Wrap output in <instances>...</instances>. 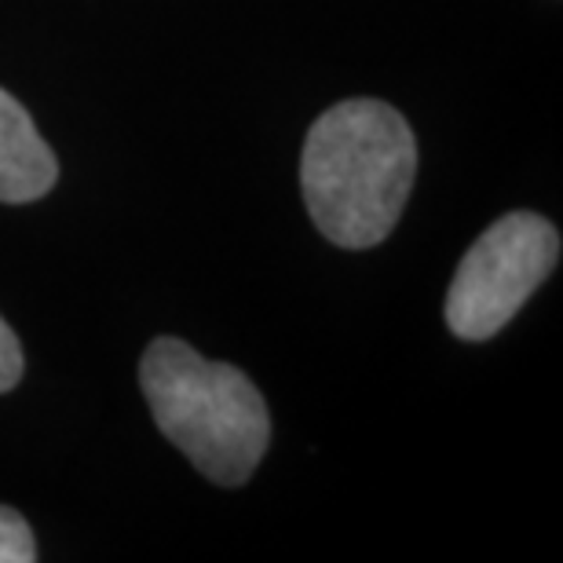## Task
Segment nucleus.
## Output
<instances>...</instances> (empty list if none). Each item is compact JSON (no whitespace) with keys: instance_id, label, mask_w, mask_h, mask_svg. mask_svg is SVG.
<instances>
[{"instance_id":"7ed1b4c3","label":"nucleus","mask_w":563,"mask_h":563,"mask_svg":"<svg viewBox=\"0 0 563 563\" xmlns=\"http://www.w3.org/2000/svg\"><path fill=\"white\" fill-rule=\"evenodd\" d=\"M560 261V234L538 212H509L461 256L446 292V325L461 341H490Z\"/></svg>"},{"instance_id":"f257e3e1","label":"nucleus","mask_w":563,"mask_h":563,"mask_svg":"<svg viewBox=\"0 0 563 563\" xmlns=\"http://www.w3.org/2000/svg\"><path fill=\"white\" fill-rule=\"evenodd\" d=\"M418 143L399 110L377 99H347L314 121L300 157L308 212L344 250L385 242L407 209Z\"/></svg>"},{"instance_id":"20e7f679","label":"nucleus","mask_w":563,"mask_h":563,"mask_svg":"<svg viewBox=\"0 0 563 563\" xmlns=\"http://www.w3.org/2000/svg\"><path fill=\"white\" fill-rule=\"evenodd\" d=\"M59 179V162L11 92L0 88V201H37Z\"/></svg>"},{"instance_id":"39448f33","label":"nucleus","mask_w":563,"mask_h":563,"mask_svg":"<svg viewBox=\"0 0 563 563\" xmlns=\"http://www.w3.org/2000/svg\"><path fill=\"white\" fill-rule=\"evenodd\" d=\"M37 542H33L30 523L15 509L0 505V563H33Z\"/></svg>"},{"instance_id":"423d86ee","label":"nucleus","mask_w":563,"mask_h":563,"mask_svg":"<svg viewBox=\"0 0 563 563\" xmlns=\"http://www.w3.org/2000/svg\"><path fill=\"white\" fill-rule=\"evenodd\" d=\"M22 380V344L15 330L0 319V391H11Z\"/></svg>"},{"instance_id":"f03ea898","label":"nucleus","mask_w":563,"mask_h":563,"mask_svg":"<svg viewBox=\"0 0 563 563\" xmlns=\"http://www.w3.org/2000/svg\"><path fill=\"white\" fill-rule=\"evenodd\" d=\"M140 385L162 435L220 487H242L272 443V413L242 369L209 363L176 336L143 352Z\"/></svg>"}]
</instances>
